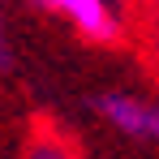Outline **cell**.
Returning <instances> with one entry per match:
<instances>
[{
  "label": "cell",
  "instance_id": "obj_1",
  "mask_svg": "<svg viewBox=\"0 0 159 159\" xmlns=\"http://www.w3.org/2000/svg\"><path fill=\"white\" fill-rule=\"evenodd\" d=\"M95 112L120 138L159 146V103L142 99V95H129V90H103V95H95Z\"/></svg>",
  "mask_w": 159,
  "mask_h": 159
},
{
  "label": "cell",
  "instance_id": "obj_2",
  "mask_svg": "<svg viewBox=\"0 0 159 159\" xmlns=\"http://www.w3.org/2000/svg\"><path fill=\"white\" fill-rule=\"evenodd\" d=\"M43 4L60 22H69L78 34L95 39V43L120 39V9H116V0H43Z\"/></svg>",
  "mask_w": 159,
  "mask_h": 159
},
{
  "label": "cell",
  "instance_id": "obj_3",
  "mask_svg": "<svg viewBox=\"0 0 159 159\" xmlns=\"http://www.w3.org/2000/svg\"><path fill=\"white\" fill-rule=\"evenodd\" d=\"M26 159H78L65 142H56V138H34L30 142V151H26Z\"/></svg>",
  "mask_w": 159,
  "mask_h": 159
},
{
  "label": "cell",
  "instance_id": "obj_4",
  "mask_svg": "<svg viewBox=\"0 0 159 159\" xmlns=\"http://www.w3.org/2000/svg\"><path fill=\"white\" fill-rule=\"evenodd\" d=\"M0 56H4V43H0Z\"/></svg>",
  "mask_w": 159,
  "mask_h": 159
}]
</instances>
